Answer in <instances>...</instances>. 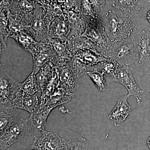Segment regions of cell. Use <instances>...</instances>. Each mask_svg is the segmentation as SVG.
Masks as SVG:
<instances>
[{
    "label": "cell",
    "instance_id": "18",
    "mask_svg": "<svg viewBox=\"0 0 150 150\" xmlns=\"http://www.w3.org/2000/svg\"><path fill=\"white\" fill-rule=\"evenodd\" d=\"M74 96V94L65 90L59 86L53 93L51 94L45 101V104L51 110L67 103Z\"/></svg>",
    "mask_w": 150,
    "mask_h": 150
},
{
    "label": "cell",
    "instance_id": "1",
    "mask_svg": "<svg viewBox=\"0 0 150 150\" xmlns=\"http://www.w3.org/2000/svg\"><path fill=\"white\" fill-rule=\"evenodd\" d=\"M100 17L105 31L112 43L133 38L137 28L134 16L106 4Z\"/></svg>",
    "mask_w": 150,
    "mask_h": 150
},
{
    "label": "cell",
    "instance_id": "31",
    "mask_svg": "<svg viewBox=\"0 0 150 150\" xmlns=\"http://www.w3.org/2000/svg\"><path fill=\"white\" fill-rule=\"evenodd\" d=\"M81 11L84 16L92 17L96 15L89 0H80Z\"/></svg>",
    "mask_w": 150,
    "mask_h": 150
},
{
    "label": "cell",
    "instance_id": "12",
    "mask_svg": "<svg viewBox=\"0 0 150 150\" xmlns=\"http://www.w3.org/2000/svg\"><path fill=\"white\" fill-rule=\"evenodd\" d=\"M45 103L40 102L28 118L30 131L33 135L45 130L47 118L52 111Z\"/></svg>",
    "mask_w": 150,
    "mask_h": 150
},
{
    "label": "cell",
    "instance_id": "9",
    "mask_svg": "<svg viewBox=\"0 0 150 150\" xmlns=\"http://www.w3.org/2000/svg\"><path fill=\"white\" fill-rule=\"evenodd\" d=\"M67 41V40L57 38L48 39V43L53 49L55 55L54 60L51 63L55 67H61L70 64L74 58V55L68 48Z\"/></svg>",
    "mask_w": 150,
    "mask_h": 150
},
{
    "label": "cell",
    "instance_id": "33",
    "mask_svg": "<svg viewBox=\"0 0 150 150\" xmlns=\"http://www.w3.org/2000/svg\"><path fill=\"white\" fill-rule=\"evenodd\" d=\"M26 150H42V149L37 145L33 144L32 145L28 148Z\"/></svg>",
    "mask_w": 150,
    "mask_h": 150
},
{
    "label": "cell",
    "instance_id": "27",
    "mask_svg": "<svg viewBox=\"0 0 150 150\" xmlns=\"http://www.w3.org/2000/svg\"><path fill=\"white\" fill-rule=\"evenodd\" d=\"M19 92L30 95H33L37 92H40L34 73H31L23 82L21 83Z\"/></svg>",
    "mask_w": 150,
    "mask_h": 150
},
{
    "label": "cell",
    "instance_id": "28",
    "mask_svg": "<svg viewBox=\"0 0 150 150\" xmlns=\"http://www.w3.org/2000/svg\"><path fill=\"white\" fill-rule=\"evenodd\" d=\"M8 13H5V11H1V46H2V48L3 47L4 48H6V41L8 38L9 37L10 35L8 27Z\"/></svg>",
    "mask_w": 150,
    "mask_h": 150
},
{
    "label": "cell",
    "instance_id": "20",
    "mask_svg": "<svg viewBox=\"0 0 150 150\" xmlns=\"http://www.w3.org/2000/svg\"><path fill=\"white\" fill-rule=\"evenodd\" d=\"M10 37L16 41L18 45L25 51L31 53L34 47L38 42L25 29L17 32Z\"/></svg>",
    "mask_w": 150,
    "mask_h": 150
},
{
    "label": "cell",
    "instance_id": "11",
    "mask_svg": "<svg viewBox=\"0 0 150 150\" xmlns=\"http://www.w3.org/2000/svg\"><path fill=\"white\" fill-rule=\"evenodd\" d=\"M33 59V71L34 74L49 62L54 60V51L49 43H39L36 44L31 53Z\"/></svg>",
    "mask_w": 150,
    "mask_h": 150
},
{
    "label": "cell",
    "instance_id": "19",
    "mask_svg": "<svg viewBox=\"0 0 150 150\" xmlns=\"http://www.w3.org/2000/svg\"><path fill=\"white\" fill-rule=\"evenodd\" d=\"M74 57L88 67L93 68L94 71L95 65L107 59L99 53L88 49L78 50L75 53Z\"/></svg>",
    "mask_w": 150,
    "mask_h": 150
},
{
    "label": "cell",
    "instance_id": "32",
    "mask_svg": "<svg viewBox=\"0 0 150 150\" xmlns=\"http://www.w3.org/2000/svg\"><path fill=\"white\" fill-rule=\"evenodd\" d=\"M89 1L94 12L96 15H98V13L102 11L107 4L105 0H89Z\"/></svg>",
    "mask_w": 150,
    "mask_h": 150
},
{
    "label": "cell",
    "instance_id": "3",
    "mask_svg": "<svg viewBox=\"0 0 150 150\" xmlns=\"http://www.w3.org/2000/svg\"><path fill=\"white\" fill-rule=\"evenodd\" d=\"M30 131L28 119L16 117L0 132V150H5L15 143L24 139Z\"/></svg>",
    "mask_w": 150,
    "mask_h": 150
},
{
    "label": "cell",
    "instance_id": "36",
    "mask_svg": "<svg viewBox=\"0 0 150 150\" xmlns=\"http://www.w3.org/2000/svg\"><path fill=\"white\" fill-rule=\"evenodd\" d=\"M107 2V4H110L112 2V0H105Z\"/></svg>",
    "mask_w": 150,
    "mask_h": 150
},
{
    "label": "cell",
    "instance_id": "25",
    "mask_svg": "<svg viewBox=\"0 0 150 150\" xmlns=\"http://www.w3.org/2000/svg\"><path fill=\"white\" fill-rule=\"evenodd\" d=\"M119 64L112 59H106L95 66L94 71L103 73L105 76L113 77L118 69Z\"/></svg>",
    "mask_w": 150,
    "mask_h": 150
},
{
    "label": "cell",
    "instance_id": "29",
    "mask_svg": "<svg viewBox=\"0 0 150 150\" xmlns=\"http://www.w3.org/2000/svg\"><path fill=\"white\" fill-rule=\"evenodd\" d=\"M91 79L96 87L101 91H105L106 89V83L105 75L103 73L95 71L89 72L86 74Z\"/></svg>",
    "mask_w": 150,
    "mask_h": 150
},
{
    "label": "cell",
    "instance_id": "15",
    "mask_svg": "<svg viewBox=\"0 0 150 150\" xmlns=\"http://www.w3.org/2000/svg\"><path fill=\"white\" fill-rule=\"evenodd\" d=\"M40 100L35 95H30L18 92L12 102L14 108L25 110L31 114L40 103Z\"/></svg>",
    "mask_w": 150,
    "mask_h": 150
},
{
    "label": "cell",
    "instance_id": "16",
    "mask_svg": "<svg viewBox=\"0 0 150 150\" xmlns=\"http://www.w3.org/2000/svg\"><path fill=\"white\" fill-rule=\"evenodd\" d=\"M149 0H112L110 5L114 7L135 15L144 8Z\"/></svg>",
    "mask_w": 150,
    "mask_h": 150
},
{
    "label": "cell",
    "instance_id": "35",
    "mask_svg": "<svg viewBox=\"0 0 150 150\" xmlns=\"http://www.w3.org/2000/svg\"><path fill=\"white\" fill-rule=\"evenodd\" d=\"M147 144L149 148L150 149V137L149 138V139H148L147 141Z\"/></svg>",
    "mask_w": 150,
    "mask_h": 150
},
{
    "label": "cell",
    "instance_id": "8",
    "mask_svg": "<svg viewBox=\"0 0 150 150\" xmlns=\"http://www.w3.org/2000/svg\"><path fill=\"white\" fill-rule=\"evenodd\" d=\"M113 81L119 83L127 89L128 97L131 96L139 97L144 93L135 82L133 75V69L128 66L118 68L112 78Z\"/></svg>",
    "mask_w": 150,
    "mask_h": 150
},
{
    "label": "cell",
    "instance_id": "10",
    "mask_svg": "<svg viewBox=\"0 0 150 150\" xmlns=\"http://www.w3.org/2000/svg\"><path fill=\"white\" fill-rule=\"evenodd\" d=\"M63 14L64 18L71 28L68 40L82 35L85 31L88 21L84 16L81 12L70 10L64 9Z\"/></svg>",
    "mask_w": 150,
    "mask_h": 150
},
{
    "label": "cell",
    "instance_id": "13",
    "mask_svg": "<svg viewBox=\"0 0 150 150\" xmlns=\"http://www.w3.org/2000/svg\"><path fill=\"white\" fill-rule=\"evenodd\" d=\"M71 63L56 67L59 74V86L67 91L73 93L79 87V84L78 79L71 69Z\"/></svg>",
    "mask_w": 150,
    "mask_h": 150
},
{
    "label": "cell",
    "instance_id": "22",
    "mask_svg": "<svg viewBox=\"0 0 150 150\" xmlns=\"http://www.w3.org/2000/svg\"><path fill=\"white\" fill-rule=\"evenodd\" d=\"M55 68V66L51 62H49L41 68L36 74H34L40 92L43 91L52 78Z\"/></svg>",
    "mask_w": 150,
    "mask_h": 150
},
{
    "label": "cell",
    "instance_id": "26",
    "mask_svg": "<svg viewBox=\"0 0 150 150\" xmlns=\"http://www.w3.org/2000/svg\"><path fill=\"white\" fill-rule=\"evenodd\" d=\"M59 74L57 69L55 67L52 78L42 92L40 97V102L44 103L46 100L59 87Z\"/></svg>",
    "mask_w": 150,
    "mask_h": 150
},
{
    "label": "cell",
    "instance_id": "7",
    "mask_svg": "<svg viewBox=\"0 0 150 150\" xmlns=\"http://www.w3.org/2000/svg\"><path fill=\"white\" fill-rule=\"evenodd\" d=\"M33 144L42 150H64L67 142L56 133L45 130L33 135Z\"/></svg>",
    "mask_w": 150,
    "mask_h": 150
},
{
    "label": "cell",
    "instance_id": "14",
    "mask_svg": "<svg viewBox=\"0 0 150 150\" xmlns=\"http://www.w3.org/2000/svg\"><path fill=\"white\" fill-rule=\"evenodd\" d=\"M69 25L64 17L52 21L49 25L48 38H57L67 40L70 32Z\"/></svg>",
    "mask_w": 150,
    "mask_h": 150
},
{
    "label": "cell",
    "instance_id": "34",
    "mask_svg": "<svg viewBox=\"0 0 150 150\" xmlns=\"http://www.w3.org/2000/svg\"><path fill=\"white\" fill-rule=\"evenodd\" d=\"M146 19L150 23V10L147 13Z\"/></svg>",
    "mask_w": 150,
    "mask_h": 150
},
{
    "label": "cell",
    "instance_id": "4",
    "mask_svg": "<svg viewBox=\"0 0 150 150\" xmlns=\"http://www.w3.org/2000/svg\"><path fill=\"white\" fill-rule=\"evenodd\" d=\"M81 35L91 39L96 44L98 53L106 59H108L109 49L112 42L107 37L100 17L98 15H96L90 19L88 20L85 31Z\"/></svg>",
    "mask_w": 150,
    "mask_h": 150
},
{
    "label": "cell",
    "instance_id": "30",
    "mask_svg": "<svg viewBox=\"0 0 150 150\" xmlns=\"http://www.w3.org/2000/svg\"><path fill=\"white\" fill-rule=\"evenodd\" d=\"M88 142L85 138L81 137L76 140L67 142V146L64 150H87Z\"/></svg>",
    "mask_w": 150,
    "mask_h": 150
},
{
    "label": "cell",
    "instance_id": "17",
    "mask_svg": "<svg viewBox=\"0 0 150 150\" xmlns=\"http://www.w3.org/2000/svg\"><path fill=\"white\" fill-rule=\"evenodd\" d=\"M128 97L124 96L118 100L113 110L108 116V119L113 121L115 124L125 121L131 113V106L127 102Z\"/></svg>",
    "mask_w": 150,
    "mask_h": 150
},
{
    "label": "cell",
    "instance_id": "24",
    "mask_svg": "<svg viewBox=\"0 0 150 150\" xmlns=\"http://www.w3.org/2000/svg\"><path fill=\"white\" fill-rule=\"evenodd\" d=\"M14 108L12 105H0V132L4 131L15 118Z\"/></svg>",
    "mask_w": 150,
    "mask_h": 150
},
{
    "label": "cell",
    "instance_id": "5",
    "mask_svg": "<svg viewBox=\"0 0 150 150\" xmlns=\"http://www.w3.org/2000/svg\"><path fill=\"white\" fill-rule=\"evenodd\" d=\"M51 22L41 10L35 11L33 13L32 22L25 28L39 43H47L48 30Z\"/></svg>",
    "mask_w": 150,
    "mask_h": 150
},
{
    "label": "cell",
    "instance_id": "23",
    "mask_svg": "<svg viewBox=\"0 0 150 150\" xmlns=\"http://www.w3.org/2000/svg\"><path fill=\"white\" fill-rule=\"evenodd\" d=\"M8 18L9 37L17 32L25 29L28 25L18 14H13L8 11Z\"/></svg>",
    "mask_w": 150,
    "mask_h": 150
},
{
    "label": "cell",
    "instance_id": "6",
    "mask_svg": "<svg viewBox=\"0 0 150 150\" xmlns=\"http://www.w3.org/2000/svg\"><path fill=\"white\" fill-rule=\"evenodd\" d=\"M21 83L17 82L8 73L1 71L0 105H11L20 89Z\"/></svg>",
    "mask_w": 150,
    "mask_h": 150
},
{
    "label": "cell",
    "instance_id": "21",
    "mask_svg": "<svg viewBox=\"0 0 150 150\" xmlns=\"http://www.w3.org/2000/svg\"><path fill=\"white\" fill-rule=\"evenodd\" d=\"M139 54V63L150 60V32L143 31L136 39Z\"/></svg>",
    "mask_w": 150,
    "mask_h": 150
},
{
    "label": "cell",
    "instance_id": "2",
    "mask_svg": "<svg viewBox=\"0 0 150 150\" xmlns=\"http://www.w3.org/2000/svg\"><path fill=\"white\" fill-rule=\"evenodd\" d=\"M108 59H112L122 66L139 63V54L137 40L134 37L119 42H112Z\"/></svg>",
    "mask_w": 150,
    "mask_h": 150
},
{
    "label": "cell",
    "instance_id": "37",
    "mask_svg": "<svg viewBox=\"0 0 150 150\" xmlns=\"http://www.w3.org/2000/svg\"><path fill=\"white\" fill-rule=\"evenodd\" d=\"M150 2V0H149Z\"/></svg>",
    "mask_w": 150,
    "mask_h": 150
}]
</instances>
